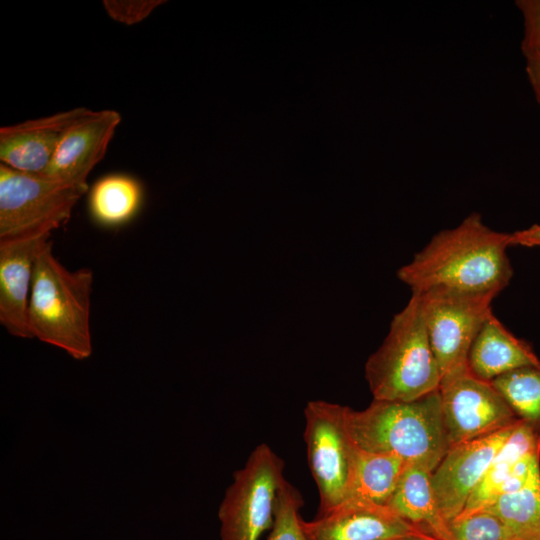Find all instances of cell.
Here are the masks:
<instances>
[{"label": "cell", "instance_id": "cell-1", "mask_svg": "<svg viewBox=\"0 0 540 540\" xmlns=\"http://www.w3.org/2000/svg\"><path fill=\"white\" fill-rule=\"evenodd\" d=\"M508 247L509 233L490 228L472 212L436 233L397 276L412 292L441 287L496 297L513 277Z\"/></svg>", "mask_w": 540, "mask_h": 540}, {"label": "cell", "instance_id": "cell-2", "mask_svg": "<svg viewBox=\"0 0 540 540\" xmlns=\"http://www.w3.org/2000/svg\"><path fill=\"white\" fill-rule=\"evenodd\" d=\"M344 424L355 446L397 456L432 472L450 448L440 390L412 401L373 399L364 410L344 406Z\"/></svg>", "mask_w": 540, "mask_h": 540}, {"label": "cell", "instance_id": "cell-3", "mask_svg": "<svg viewBox=\"0 0 540 540\" xmlns=\"http://www.w3.org/2000/svg\"><path fill=\"white\" fill-rule=\"evenodd\" d=\"M93 281L89 268H66L48 241L35 265L28 309L30 338L56 346L74 359L88 358L92 353Z\"/></svg>", "mask_w": 540, "mask_h": 540}, {"label": "cell", "instance_id": "cell-4", "mask_svg": "<svg viewBox=\"0 0 540 540\" xmlns=\"http://www.w3.org/2000/svg\"><path fill=\"white\" fill-rule=\"evenodd\" d=\"M365 378L376 400L412 401L439 390L421 294L412 292L393 317L383 343L366 361Z\"/></svg>", "mask_w": 540, "mask_h": 540}, {"label": "cell", "instance_id": "cell-5", "mask_svg": "<svg viewBox=\"0 0 540 540\" xmlns=\"http://www.w3.org/2000/svg\"><path fill=\"white\" fill-rule=\"evenodd\" d=\"M88 184H64L0 164V244L50 237L64 225Z\"/></svg>", "mask_w": 540, "mask_h": 540}, {"label": "cell", "instance_id": "cell-6", "mask_svg": "<svg viewBox=\"0 0 540 540\" xmlns=\"http://www.w3.org/2000/svg\"><path fill=\"white\" fill-rule=\"evenodd\" d=\"M284 466L266 443L254 448L245 465L234 472L220 504L221 540H259L271 529Z\"/></svg>", "mask_w": 540, "mask_h": 540}, {"label": "cell", "instance_id": "cell-7", "mask_svg": "<svg viewBox=\"0 0 540 540\" xmlns=\"http://www.w3.org/2000/svg\"><path fill=\"white\" fill-rule=\"evenodd\" d=\"M421 294L426 329L441 384L468 372L471 346L486 319L493 313L495 296L431 288Z\"/></svg>", "mask_w": 540, "mask_h": 540}, {"label": "cell", "instance_id": "cell-8", "mask_svg": "<svg viewBox=\"0 0 540 540\" xmlns=\"http://www.w3.org/2000/svg\"><path fill=\"white\" fill-rule=\"evenodd\" d=\"M344 406L311 400L304 408L307 460L319 492L323 515L346 500L355 445L344 424Z\"/></svg>", "mask_w": 540, "mask_h": 540}, {"label": "cell", "instance_id": "cell-9", "mask_svg": "<svg viewBox=\"0 0 540 540\" xmlns=\"http://www.w3.org/2000/svg\"><path fill=\"white\" fill-rule=\"evenodd\" d=\"M449 446L485 437L520 422L491 382L469 372L439 388Z\"/></svg>", "mask_w": 540, "mask_h": 540}, {"label": "cell", "instance_id": "cell-10", "mask_svg": "<svg viewBox=\"0 0 540 540\" xmlns=\"http://www.w3.org/2000/svg\"><path fill=\"white\" fill-rule=\"evenodd\" d=\"M516 425L448 449L431 475L435 498L447 523L464 510L470 495Z\"/></svg>", "mask_w": 540, "mask_h": 540}, {"label": "cell", "instance_id": "cell-11", "mask_svg": "<svg viewBox=\"0 0 540 540\" xmlns=\"http://www.w3.org/2000/svg\"><path fill=\"white\" fill-rule=\"evenodd\" d=\"M121 121L112 109L88 110L63 136L45 177L64 184H87V177L104 157Z\"/></svg>", "mask_w": 540, "mask_h": 540}, {"label": "cell", "instance_id": "cell-12", "mask_svg": "<svg viewBox=\"0 0 540 540\" xmlns=\"http://www.w3.org/2000/svg\"><path fill=\"white\" fill-rule=\"evenodd\" d=\"M89 109L77 107L0 128L1 163L20 172L42 174L63 136Z\"/></svg>", "mask_w": 540, "mask_h": 540}, {"label": "cell", "instance_id": "cell-13", "mask_svg": "<svg viewBox=\"0 0 540 540\" xmlns=\"http://www.w3.org/2000/svg\"><path fill=\"white\" fill-rule=\"evenodd\" d=\"M309 540H391L422 533L389 506L347 501L311 521L302 520Z\"/></svg>", "mask_w": 540, "mask_h": 540}, {"label": "cell", "instance_id": "cell-14", "mask_svg": "<svg viewBox=\"0 0 540 540\" xmlns=\"http://www.w3.org/2000/svg\"><path fill=\"white\" fill-rule=\"evenodd\" d=\"M49 237L0 244V323L13 336L30 338L28 309L35 265Z\"/></svg>", "mask_w": 540, "mask_h": 540}, {"label": "cell", "instance_id": "cell-15", "mask_svg": "<svg viewBox=\"0 0 540 540\" xmlns=\"http://www.w3.org/2000/svg\"><path fill=\"white\" fill-rule=\"evenodd\" d=\"M540 364L532 346L509 331L492 313L478 332L468 356V372L491 382L511 370Z\"/></svg>", "mask_w": 540, "mask_h": 540}, {"label": "cell", "instance_id": "cell-16", "mask_svg": "<svg viewBox=\"0 0 540 540\" xmlns=\"http://www.w3.org/2000/svg\"><path fill=\"white\" fill-rule=\"evenodd\" d=\"M431 475L426 466L407 464L388 506L422 533L448 540V523L439 510Z\"/></svg>", "mask_w": 540, "mask_h": 540}, {"label": "cell", "instance_id": "cell-17", "mask_svg": "<svg viewBox=\"0 0 540 540\" xmlns=\"http://www.w3.org/2000/svg\"><path fill=\"white\" fill-rule=\"evenodd\" d=\"M407 464L397 456L373 453L355 446L345 502L362 501L388 506Z\"/></svg>", "mask_w": 540, "mask_h": 540}, {"label": "cell", "instance_id": "cell-18", "mask_svg": "<svg viewBox=\"0 0 540 540\" xmlns=\"http://www.w3.org/2000/svg\"><path fill=\"white\" fill-rule=\"evenodd\" d=\"M143 188L132 176L114 173L97 180L90 189L88 209L92 220L105 228H117L139 212Z\"/></svg>", "mask_w": 540, "mask_h": 540}, {"label": "cell", "instance_id": "cell-19", "mask_svg": "<svg viewBox=\"0 0 540 540\" xmlns=\"http://www.w3.org/2000/svg\"><path fill=\"white\" fill-rule=\"evenodd\" d=\"M537 451H540V433L520 421L494 456L461 513L481 510L490 505L515 465L524 456Z\"/></svg>", "mask_w": 540, "mask_h": 540}, {"label": "cell", "instance_id": "cell-20", "mask_svg": "<svg viewBox=\"0 0 540 540\" xmlns=\"http://www.w3.org/2000/svg\"><path fill=\"white\" fill-rule=\"evenodd\" d=\"M491 384L517 418L540 433V364L506 372Z\"/></svg>", "mask_w": 540, "mask_h": 540}, {"label": "cell", "instance_id": "cell-21", "mask_svg": "<svg viewBox=\"0 0 540 540\" xmlns=\"http://www.w3.org/2000/svg\"><path fill=\"white\" fill-rule=\"evenodd\" d=\"M481 510L498 516L517 540H540V480L499 495Z\"/></svg>", "mask_w": 540, "mask_h": 540}, {"label": "cell", "instance_id": "cell-22", "mask_svg": "<svg viewBox=\"0 0 540 540\" xmlns=\"http://www.w3.org/2000/svg\"><path fill=\"white\" fill-rule=\"evenodd\" d=\"M303 504L299 490L285 479L277 494L274 520L266 540H309L300 515Z\"/></svg>", "mask_w": 540, "mask_h": 540}, {"label": "cell", "instance_id": "cell-23", "mask_svg": "<svg viewBox=\"0 0 540 540\" xmlns=\"http://www.w3.org/2000/svg\"><path fill=\"white\" fill-rule=\"evenodd\" d=\"M448 540H517L506 524L487 510L460 513L448 523Z\"/></svg>", "mask_w": 540, "mask_h": 540}, {"label": "cell", "instance_id": "cell-24", "mask_svg": "<svg viewBox=\"0 0 540 540\" xmlns=\"http://www.w3.org/2000/svg\"><path fill=\"white\" fill-rule=\"evenodd\" d=\"M163 0H104L103 6L113 20L134 25L146 19Z\"/></svg>", "mask_w": 540, "mask_h": 540}, {"label": "cell", "instance_id": "cell-25", "mask_svg": "<svg viewBox=\"0 0 540 540\" xmlns=\"http://www.w3.org/2000/svg\"><path fill=\"white\" fill-rule=\"evenodd\" d=\"M515 5L523 17L522 42L540 43V0H517Z\"/></svg>", "mask_w": 540, "mask_h": 540}, {"label": "cell", "instance_id": "cell-26", "mask_svg": "<svg viewBox=\"0 0 540 540\" xmlns=\"http://www.w3.org/2000/svg\"><path fill=\"white\" fill-rule=\"evenodd\" d=\"M521 51L525 59L527 78L540 106V43L521 41Z\"/></svg>", "mask_w": 540, "mask_h": 540}, {"label": "cell", "instance_id": "cell-27", "mask_svg": "<svg viewBox=\"0 0 540 540\" xmlns=\"http://www.w3.org/2000/svg\"><path fill=\"white\" fill-rule=\"evenodd\" d=\"M510 246L540 247V224L509 233Z\"/></svg>", "mask_w": 540, "mask_h": 540}, {"label": "cell", "instance_id": "cell-28", "mask_svg": "<svg viewBox=\"0 0 540 540\" xmlns=\"http://www.w3.org/2000/svg\"><path fill=\"white\" fill-rule=\"evenodd\" d=\"M391 540H438L433 536L424 534V533H414L410 535H405L401 537H397Z\"/></svg>", "mask_w": 540, "mask_h": 540}]
</instances>
